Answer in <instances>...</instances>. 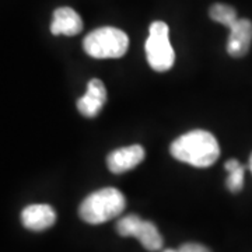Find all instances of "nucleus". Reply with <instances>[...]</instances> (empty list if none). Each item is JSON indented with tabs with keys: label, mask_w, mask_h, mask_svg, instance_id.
Instances as JSON below:
<instances>
[{
	"label": "nucleus",
	"mask_w": 252,
	"mask_h": 252,
	"mask_svg": "<svg viewBox=\"0 0 252 252\" xmlns=\"http://www.w3.org/2000/svg\"><path fill=\"white\" fill-rule=\"evenodd\" d=\"M170 152L172 157L180 161L198 168H206L217 161L220 156V146L210 132L196 129L175 139Z\"/></svg>",
	"instance_id": "nucleus-1"
},
{
	"label": "nucleus",
	"mask_w": 252,
	"mask_h": 252,
	"mask_svg": "<svg viewBox=\"0 0 252 252\" xmlns=\"http://www.w3.org/2000/svg\"><path fill=\"white\" fill-rule=\"evenodd\" d=\"M126 200L117 188H102L90 193L81 202L79 215L89 224H102L125 210Z\"/></svg>",
	"instance_id": "nucleus-2"
},
{
	"label": "nucleus",
	"mask_w": 252,
	"mask_h": 252,
	"mask_svg": "<svg viewBox=\"0 0 252 252\" xmlns=\"http://www.w3.org/2000/svg\"><path fill=\"white\" fill-rule=\"evenodd\" d=\"M129 38L122 30L115 27H101L91 31L83 41L86 54L95 59H118L126 54Z\"/></svg>",
	"instance_id": "nucleus-3"
},
{
	"label": "nucleus",
	"mask_w": 252,
	"mask_h": 252,
	"mask_svg": "<svg viewBox=\"0 0 252 252\" xmlns=\"http://www.w3.org/2000/svg\"><path fill=\"white\" fill-rule=\"evenodd\" d=\"M146 58L156 72H167L175 62V54L170 42V30L164 21H154L146 41Z\"/></svg>",
	"instance_id": "nucleus-4"
},
{
	"label": "nucleus",
	"mask_w": 252,
	"mask_h": 252,
	"mask_svg": "<svg viewBox=\"0 0 252 252\" xmlns=\"http://www.w3.org/2000/svg\"><path fill=\"white\" fill-rule=\"evenodd\" d=\"M117 231L122 237L137 238L147 251H158L162 248V237L156 224L136 215L122 217L117 223Z\"/></svg>",
	"instance_id": "nucleus-5"
},
{
	"label": "nucleus",
	"mask_w": 252,
	"mask_h": 252,
	"mask_svg": "<svg viewBox=\"0 0 252 252\" xmlns=\"http://www.w3.org/2000/svg\"><path fill=\"white\" fill-rule=\"evenodd\" d=\"M144 160V149L140 144H132L114 150L107 157V165L114 174H124L133 170Z\"/></svg>",
	"instance_id": "nucleus-6"
},
{
	"label": "nucleus",
	"mask_w": 252,
	"mask_h": 252,
	"mask_svg": "<svg viewBox=\"0 0 252 252\" xmlns=\"http://www.w3.org/2000/svg\"><path fill=\"white\" fill-rule=\"evenodd\" d=\"M230 30L227 52L233 58H243L248 54L252 44V23L247 18H238Z\"/></svg>",
	"instance_id": "nucleus-7"
},
{
	"label": "nucleus",
	"mask_w": 252,
	"mask_h": 252,
	"mask_svg": "<svg viewBox=\"0 0 252 252\" xmlns=\"http://www.w3.org/2000/svg\"><path fill=\"white\" fill-rule=\"evenodd\" d=\"M107 102V89L99 79H93L87 84V93L77 101V109L83 117L94 118Z\"/></svg>",
	"instance_id": "nucleus-8"
},
{
	"label": "nucleus",
	"mask_w": 252,
	"mask_h": 252,
	"mask_svg": "<svg viewBox=\"0 0 252 252\" xmlns=\"http://www.w3.org/2000/svg\"><path fill=\"white\" fill-rule=\"evenodd\" d=\"M23 225L31 231H44L52 227L56 221V213L54 207L45 203H35L24 207L21 212Z\"/></svg>",
	"instance_id": "nucleus-9"
},
{
	"label": "nucleus",
	"mask_w": 252,
	"mask_h": 252,
	"mask_svg": "<svg viewBox=\"0 0 252 252\" xmlns=\"http://www.w3.org/2000/svg\"><path fill=\"white\" fill-rule=\"evenodd\" d=\"M83 30V20L70 7H59L55 10L51 32L54 35H77Z\"/></svg>",
	"instance_id": "nucleus-10"
},
{
	"label": "nucleus",
	"mask_w": 252,
	"mask_h": 252,
	"mask_svg": "<svg viewBox=\"0 0 252 252\" xmlns=\"http://www.w3.org/2000/svg\"><path fill=\"white\" fill-rule=\"evenodd\" d=\"M225 170L228 172V178H227V188L230 192L233 193H237L240 192L244 187V172H245V168L244 165H241V162L238 160H228L225 162Z\"/></svg>",
	"instance_id": "nucleus-11"
},
{
	"label": "nucleus",
	"mask_w": 252,
	"mask_h": 252,
	"mask_svg": "<svg viewBox=\"0 0 252 252\" xmlns=\"http://www.w3.org/2000/svg\"><path fill=\"white\" fill-rule=\"evenodd\" d=\"M210 18L216 23L223 24L227 28H230L235 21L238 20L237 17V11H235L231 6L228 4H223V3H216L213 4L210 10H209Z\"/></svg>",
	"instance_id": "nucleus-12"
},
{
	"label": "nucleus",
	"mask_w": 252,
	"mask_h": 252,
	"mask_svg": "<svg viewBox=\"0 0 252 252\" xmlns=\"http://www.w3.org/2000/svg\"><path fill=\"white\" fill-rule=\"evenodd\" d=\"M180 252H210L209 248H206L205 245L196 243H188L181 245V248L178 250Z\"/></svg>",
	"instance_id": "nucleus-13"
},
{
	"label": "nucleus",
	"mask_w": 252,
	"mask_h": 252,
	"mask_svg": "<svg viewBox=\"0 0 252 252\" xmlns=\"http://www.w3.org/2000/svg\"><path fill=\"white\" fill-rule=\"evenodd\" d=\"M248 168H250V171L252 172V153H251V157H250V164H248Z\"/></svg>",
	"instance_id": "nucleus-14"
},
{
	"label": "nucleus",
	"mask_w": 252,
	"mask_h": 252,
	"mask_svg": "<svg viewBox=\"0 0 252 252\" xmlns=\"http://www.w3.org/2000/svg\"><path fill=\"white\" fill-rule=\"evenodd\" d=\"M162 252H180L178 250H164Z\"/></svg>",
	"instance_id": "nucleus-15"
}]
</instances>
